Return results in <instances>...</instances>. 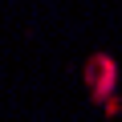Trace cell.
I'll return each instance as SVG.
<instances>
[{"label": "cell", "instance_id": "obj_1", "mask_svg": "<svg viewBox=\"0 0 122 122\" xmlns=\"http://www.w3.org/2000/svg\"><path fill=\"white\" fill-rule=\"evenodd\" d=\"M81 77H86V94H90V102H94V106H106V102L114 98V90H118V61H114L110 53L98 49V53L86 57Z\"/></svg>", "mask_w": 122, "mask_h": 122}, {"label": "cell", "instance_id": "obj_2", "mask_svg": "<svg viewBox=\"0 0 122 122\" xmlns=\"http://www.w3.org/2000/svg\"><path fill=\"white\" fill-rule=\"evenodd\" d=\"M118 110H122V102H118V94H114V98L102 106V114H106V118H118Z\"/></svg>", "mask_w": 122, "mask_h": 122}]
</instances>
